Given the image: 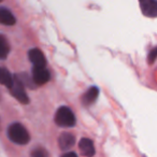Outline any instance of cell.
Here are the masks:
<instances>
[{
  "instance_id": "1",
  "label": "cell",
  "mask_w": 157,
  "mask_h": 157,
  "mask_svg": "<svg viewBox=\"0 0 157 157\" xmlns=\"http://www.w3.org/2000/svg\"><path fill=\"white\" fill-rule=\"evenodd\" d=\"M9 139L18 145H25L30 141V135L24 125L21 123H13L8 127L7 132Z\"/></svg>"
},
{
  "instance_id": "2",
  "label": "cell",
  "mask_w": 157,
  "mask_h": 157,
  "mask_svg": "<svg viewBox=\"0 0 157 157\" xmlns=\"http://www.w3.org/2000/svg\"><path fill=\"white\" fill-rule=\"evenodd\" d=\"M55 123L58 125L59 127H63V128H70L75 125L76 118L74 115L73 111L70 108L63 105V107L58 108L55 114Z\"/></svg>"
},
{
  "instance_id": "3",
  "label": "cell",
  "mask_w": 157,
  "mask_h": 157,
  "mask_svg": "<svg viewBox=\"0 0 157 157\" xmlns=\"http://www.w3.org/2000/svg\"><path fill=\"white\" fill-rule=\"evenodd\" d=\"M10 92L11 94L13 95V97L15 99H17L20 102L26 103L29 102V98H28V95H27L26 90H25V85L22 81H21V78L18 76H14V80H13V83L12 85L9 87Z\"/></svg>"
},
{
  "instance_id": "4",
  "label": "cell",
  "mask_w": 157,
  "mask_h": 157,
  "mask_svg": "<svg viewBox=\"0 0 157 157\" xmlns=\"http://www.w3.org/2000/svg\"><path fill=\"white\" fill-rule=\"evenodd\" d=\"M51 80V73L46 66H33V82L37 85H44Z\"/></svg>"
},
{
  "instance_id": "5",
  "label": "cell",
  "mask_w": 157,
  "mask_h": 157,
  "mask_svg": "<svg viewBox=\"0 0 157 157\" xmlns=\"http://www.w3.org/2000/svg\"><path fill=\"white\" fill-rule=\"evenodd\" d=\"M141 12L147 17H157V0H139Z\"/></svg>"
},
{
  "instance_id": "6",
  "label": "cell",
  "mask_w": 157,
  "mask_h": 157,
  "mask_svg": "<svg viewBox=\"0 0 157 157\" xmlns=\"http://www.w3.org/2000/svg\"><path fill=\"white\" fill-rule=\"evenodd\" d=\"M78 148H80L81 154L83 156L92 157L96 154L94 142L90 139H88V138H83V139L80 140V142H78Z\"/></svg>"
},
{
  "instance_id": "7",
  "label": "cell",
  "mask_w": 157,
  "mask_h": 157,
  "mask_svg": "<svg viewBox=\"0 0 157 157\" xmlns=\"http://www.w3.org/2000/svg\"><path fill=\"white\" fill-rule=\"evenodd\" d=\"M75 144V137L70 132H63L58 138V145L60 150L69 151Z\"/></svg>"
},
{
  "instance_id": "8",
  "label": "cell",
  "mask_w": 157,
  "mask_h": 157,
  "mask_svg": "<svg viewBox=\"0 0 157 157\" xmlns=\"http://www.w3.org/2000/svg\"><path fill=\"white\" fill-rule=\"evenodd\" d=\"M28 58L33 66H46V59L44 54L39 48H31L28 52Z\"/></svg>"
},
{
  "instance_id": "9",
  "label": "cell",
  "mask_w": 157,
  "mask_h": 157,
  "mask_svg": "<svg viewBox=\"0 0 157 157\" xmlns=\"http://www.w3.org/2000/svg\"><path fill=\"white\" fill-rule=\"evenodd\" d=\"M16 23V18L14 14L7 8H0V24L6 26H13Z\"/></svg>"
},
{
  "instance_id": "10",
  "label": "cell",
  "mask_w": 157,
  "mask_h": 157,
  "mask_svg": "<svg viewBox=\"0 0 157 157\" xmlns=\"http://www.w3.org/2000/svg\"><path fill=\"white\" fill-rule=\"evenodd\" d=\"M99 96V88L96 86H93V87L88 88L87 92L82 96V103L84 105H90L97 100Z\"/></svg>"
},
{
  "instance_id": "11",
  "label": "cell",
  "mask_w": 157,
  "mask_h": 157,
  "mask_svg": "<svg viewBox=\"0 0 157 157\" xmlns=\"http://www.w3.org/2000/svg\"><path fill=\"white\" fill-rule=\"evenodd\" d=\"M14 80V76L10 73V71L7 68L0 67V84L7 86L8 88L12 85Z\"/></svg>"
},
{
  "instance_id": "12",
  "label": "cell",
  "mask_w": 157,
  "mask_h": 157,
  "mask_svg": "<svg viewBox=\"0 0 157 157\" xmlns=\"http://www.w3.org/2000/svg\"><path fill=\"white\" fill-rule=\"evenodd\" d=\"M10 53V43L5 35H0V59H6Z\"/></svg>"
},
{
  "instance_id": "13",
  "label": "cell",
  "mask_w": 157,
  "mask_h": 157,
  "mask_svg": "<svg viewBox=\"0 0 157 157\" xmlns=\"http://www.w3.org/2000/svg\"><path fill=\"white\" fill-rule=\"evenodd\" d=\"M156 59H157V46H155V48H153L152 50L148 52V55H147L148 65H152V63H154Z\"/></svg>"
},
{
  "instance_id": "14",
  "label": "cell",
  "mask_w": 157,
  "mask_h": 157,
  "mask_svg": "<svg viewBox=\"0 0 157 157\" xmlns=\"http://www.w3.org/2000/svg\"><path fill=\"white\" fill-rule=\"evenodd\" d=\"M31 156L33 157H46L48 156V152L43 150V148H37L33 152H31Z\"/></svg>"
},
{
  "instance_id": "15",
  "label": "cell",
  "mask_w": 157,
  "mask_h": 157,
  "mask_svg": "<svg viewBox=\"0 0 157 157\" xmlns=\"http://www.w3.org/2000/svg\"><path fill=\"white\" fill-rule=\"evenodd\" d=\"M76 153H73V152H69V153H65L63 154V157H76Z\"/></svg>"
},
{
  "instance_id": "16",
  "label": "cell",
  "mask_w": 157,
  "mask_h": 157,
  "mask_svg": "<svg viewBox=\"0 0 157 157\" xmlns=\"http://www.w3.org/2000/svg\"><path fill=\"white\" fill-rule=\"evenodd\" d=\"M1 1H2V0H0V2H1Z\"/></svg>"
}]
</instances>
